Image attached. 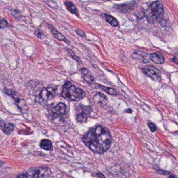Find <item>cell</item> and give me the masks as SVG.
<instances>
[{"instance_id":"obj_25","label":"cell","mask_w":178,"mask_h":178,"mask_svg":"<svg viewBox=\"0 0 178 178\" xmlns=\"http://www.w3.org/2000/svg\"><path fill=\"white\" fill-rule=\"evenodd\" d=\"M97 176V177H100V178H103V177H105V175H102V173H97L96 174Z\"/></svg>"},{"instance_id":"obj_22","label":"cell","mask_w":178,"mask_h":178,"mask_svg":"<svg viewBox=\"0 0 178 178\" xmlns=\"http://www.w3.org/2000/svg\"><path fill=\"white\" fill-rule=\"evenodd\" d=\"M35 35H36L38 38H39V39H42L43 35V32L40 31V30H39V29L36 30V31H35Z\"/></svg>"},{"instance_id":"obj_5","label":"cell","mask_w":178,"mask_h":178,"mask_svg":"<svg viewBox=\"0 0 178 178\" xmlns=\"http://www.w3.org/2000/svg\"><path fill=\"white\" fill-rule=\"evenodd\" d=\"M26 175V178H48L52 172L48 167H34L28 169Z\"/></svg>"},{"instance_id":"obj_15","label":"cell","mask_w":178,"mask_h":178,"mask_svg":"<svg viewBox=\"0 0 178 178\" xmlns=\"http://www.w3.org/2000/svg\"><path fill=\"white\" fill-rule=\"evenodd\" d=\"M105 18L108 23H109L112 27H117L119 26V22L116 18L109 15H105Z\"/></svg>"},{"instance_id":"obj_13","label":"cell","mask_w":178,"mask_h":178,"mask_svg":"<svg viewBox=\"0 0 178 178\" xmlns=\"http://www.w3.org/2000/svg\"><path fill=\"white\" fill-rule=\"evenodd\" d=\"M81 72L84 79H85L86 82L89 84H91L93 83L94 78L91 73L88 69L86 68H83L81 70Z\"/></svg>"},{"instance_id":"obj_12","label":"cell","mask_w":178,"mask_h":178,"mask_svg":"<svg viewBox=\"0 0 178 178\" xmlns=\"http://www.w3.org/2000/svg\"><path fill=\"white\" fill-rule=\"evenodd\" d=\"M150 60L153 62L157 64H162L164 62V58L160 54L157 53H153L150 55Z\"/></svg>"},{"instance_id":"obj_24","label":"cell","mask_w":178,"mask_h":178,"mask_svg":"<svg viewBox=\"0 0 178 178\" xmlns=\"http://www.w3.org/2000/svg\"><path fill=\"white\" fill-rule=\"evenodd\" d=\"M67 50H68V52L70 53V54H71V56L73 57L74 59L77 60V58L76 55H75V54L74 52L73 51H72V50H71L70 49H67Z\"/></svg>"},{"instance_id":"obj_26","label":"cell","mask_w":178,"mask_h":178,"mask_svg":"<svg viewBox=\"0 0 178 178\" xmlns=\"http://www.w3.org/2000/svg\"><path fill=\"white\" fill-rule=\"evenodd\" d=\"M125 112H127V113H132V110L131 109H127L125 110Z\"/></svg>"},{"instance_id":"obj_3","label":"cell","mask_w":178,"mask_h":178,"mask_svg":"<svg viewBox=\"0 0 178 178\" xmlns=\"http://www.w3.org/2000/svg\"><path fill=\"white\" fill-rule=\"evenodd\" d=\"M145 16L150 23L154 24L161 22L164 17V7L160 1H156L150 5L146 11Z\"/></svg>"},{"instance_id":"obj_17","label":"cell","mask_w":178,"mask_h":178,"mask_svg":"<svg viewBox=\"0 0 178 178\" xmlns=\"http://www.w3.org/2000/svg\"><path fill=\"white\" fill-rule=\"evenodd\" d=\"M98 86L101 89L106 92L108 94H109L110 95L114 96V95H116L118 93L117 91H116L115 89H113L112 88L107 87H105L104 86H102L101 85H98Z\"/></svg>"},{"instance_id":"obj_8","label":"cell","mask_w":178,"mask_h":178,"mask_svg":"<svg viewBox=\"0 0 178 178\" xmlns=\"http://www.w3.org/2000/svg\"><path fill=\"white\" fill-rule=\"evenodd\" d=\"M54 117L57 118L61 115L65 114L67 112V106L65 104L60 102L54 107Z\"/></svg>"},{"instance_id":"obj_10","label":"cell","mask_w":178,"mask_h":178,"mask_svg":"<svg viewBox=\"0 0 178 178\" xmlns=\"http://www.w3.org/2000/svg\"><path fill=\"white\" fill-rule=\"evenodd\" d=\"M47 25L51 29L52 32L53 33L54 37H55L56 39L59 40L60 41H62L68 43H69L68 40L66 39V38L64 35H63L61 33H60L59 31H58L53 26L49 24H47Z\"/></svg>"},{"instance_id":"obj_2","label":"cell","mask_w":178,"mask_h":178,"mask_svg":"<svg viewBox=\"0 0 178 178\" xmlns=\"http://www.w3.org/2000/svg\"><path fill=\"white\" fill-rule=\"evenodd\" d=\"M63 98L68 101H78L85 97V92L77 88L70 82H66L63 86L61 94Z\"/></svg>"},{"instance_id":"obj_21","label":"cell","mask_w":178,"mask_h":178,"mask_svg":"<svg viewBox=\"0 0 178 178\" xmlns=\"http://www.w3.org/2000/svg\"><path fill=\"white\" fill-rule=\"evenodd\" d=\"M148 127L150 128V130L152 132H154L156 131V127L155 125H154V123H153L152 122H150L148 123Z\"/></svg>"},{"instance_id":"obj_20","label":"cell","mask_w":178,"mask_h":178,"mask_svg":"<svg viewBox=\"0 0 178 178\" xmlns=\"http://www.w3.org/2000/svg\"><path fill=\"white\" fill-rule=\"evenodd\" d=\"M11 14L15 18H20L22 16L20 12L18 11H17V10H12L11 11Z\"/></svg>"},{"instance_id":"obj_9","label":"cell","mask_w":178,"mask_h":178,"mask_svg":"<svg viewBox=\"0 0 178 178\" xmlns=\"http://www.w3.org/2000/svg\"><path fill=\"white\" fill-rule=\"evenodd\" d=\"M0 127L3 132L7 135H9L14 130V125L13 123L6 122L3 120L0 121Z\"/></svg>"},{"instance_id":"obj_1","label":"cell","mask_w":178,"mask_h":178,"mask_svg":"<svg viewBox=\"0 0 178 178\" xmlns=\"http://www.w3.org/2000/svg\"><path fill=\"white\" fill-rule=\"evenodd\" d=\"M82 140L85 146L93 153L102 154L110 148L112 136L106 127L97 125L91 128Z\"/></svg>"},{"instance_id":"obj_11","label":"cell","mask_w":178,"mask_h":178,"mask_svg":"<svg viewBox=\"0 0 178 178\" xmlns=\"http://www.w3.org/2000/svg\"><path fill=\"white\" fill-rule=\"evenodd\" d=\"M93 100L95 102L99 104L102 106H105L108 103L107 97L104 94L101 93H97L93 97Z\"/></svg>"},{"instance_id":"obj_19","label":"cell","mask_w":178,"mask_h":178,"mask_svg":"<svg viewBox=\"0 0 178 178\" xmlns=\"http://www.w3.org/2000/svg\"><path fill=\"white\" fill-rule=\"evenodd\" d=\"M9 26V23L6 20L4 19L0 20V28L4 29L7 27Z\"/></svg>"},{"instance_id":"obj_16","label":"cell","mask_w":178,"mask_h":178,"mask_svg":"<svg viewBox=\"0 0 178 178\" xmlns=\"http://www.w3.org/2000/svg\"><path fill=\"white\" fill-rule=\"evenodd\" d=\"M65 5L68 11L72 14H76L77 9L73 3L70 1H67L65 3Z\"/></svg>"},{"instance_id":"obj_23","label":"cell","mask_w":178,"mask_h":178,"mask_svg":"<svg viewBox=\"0 0 178 178\" xmlns=\"http://www.w3.org/2000/svg\"><path fill=\"white\" fill-rule=\"evenodd\" d=\"M76 32L81 37H83V38H86V35L85 34L83 31L81 30V29H77L76 30Z\"/></svg>"},{"instance_id":"obj_7","label":"cell","mask_w":178,"mask_h":178,"mask_svg":"<svg viewBox=\"0 0 178 178\" xmlns=\"http://www.w3.org/2000/svg\"><path fill=\"white\" fill-rule=\"evenodd\" d=\"M142 72L146 76L156 81L160 82L162 79L160 71L153 65H147L141 68Z\"/></svg>"},{"instance_id":"obj_6","label":"cell","mask_w":178,"mask_h":178,"mask_svg":"<svg viewBox=\"0 0 178 178\" xmlns=\"http://www.w3.org/2000/svg\"><path fill=\"white\" fill-rule=\"evenodd\" d=\"M4 92L13 98L16 102L17 107L19 108L21 112L23 113H27L29 110V108L26 104L25 99L21 95L16 91H12L9 89H5Z\"/></svg>"},{"instance_id":"obj_4","label":"cell","mask_w":178,"mask_h":178,"mask_svg":"<svg viewBox=\"0 0 178 178\" xmlns=\"http://www.w3.org/2000/svg\"><path fill=\"white\" fill-rule=\"evenodd\" d=\"M57 88L53 85H49L47 88L43 89L35 98L37 102L45 104L54 98L57 95Z\"/></svg>"},{"instance_id":"obj_18","label":"cell","mask_w":178,"mask_h":178,"mask_svg":"<svg viewBox=\"0 0 178 178\" xmlns=\"http://www.w3.org/2000/svg\"><path fill=\"white\" fill-rule=\"evenodd\" d=\"M88 116L86 112H81L79 113L76 116L77 121L80 123H85L87 121Z\"/></svg>"},{"instance_id":"obj_14","label":"cell","mask_w":178,"mask_h":178,"mask_svg":"<svg viewBox=\"0 0 178 178\" xmlns=\"http://www.w3.org/2000/svg\"><path fill=\"white\" fill-rule=\"evenodd\" d=\"M40 145V147L42 149L45 150L50 151L53 149V145H52V143L51 141L47 139H43L41 141Z\"/></svg>"},{"instance_id":"obj_27","label":"cell","mask_w":178,"mask_h":178,"mask_svg":"<svg viewBox=\"0 0 178 178\" xmlns=\"http://www.w3.org/2000/svg\"><path fill=\"white\" fill-rule=\"evenodd\" d=\"M106 1H112V0H106ZM114 1H120V0H114Z\"/></svg>"}]
</instances>
